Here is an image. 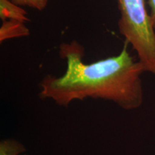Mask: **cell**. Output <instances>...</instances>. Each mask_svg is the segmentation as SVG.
Wrapping results in <instances>:
<instances>
[{"instance_id":"obj_1","label":"cell","mask_w":155,"mask_h":155,"mask_svg":"<svg viewBox=\"0 0 155 155\" xmlns=\"http://www.w3.org/2000/svg\"><path fill=\"white\" fill-rule=\"evenodd\" d=\"M127 44L119 55L89 64L83 61L84 50L78 42L61 44L59 53L66 61V71L60 77L48 75L42 79L40 97L63 106L91 98L110 101L124 110L139 108L144 70L128 52Z\"/></svg>"},{"instance_id":"obj_2","label":"cell","mask_w":155,"mask_h":155,"mask_svg":"<svg viewBox=\"0 0 155 155\" xmlns=\"http://www.w3.org/2000/svg\"><path fill=\"white\" fill-rule=\"evenodd\" d=\"M120 33L137 53L145 71L155 75V30L144 0H117Z\"/></svg>"},{"instance_id":"obj_3","label":"cell","mask_w":155,"mask_h":155,"mask_svg":"<svg viewBox=\"0 0 155 155\" xmlns=\"http://www.w3.org/2000/svg\"><path fill=\"white\" fill-rule=\"evenodd\" d=\"M29 34L30 31L24 22L15 19L3 21L0 28V42H2L11 38L28 36Z\"/></svg>"},{"instance_id":"obj_4","label":"cell","mask_w":155,"mask_h":155,"mask_svg":"<svg viewBox=\"0 0 155 155\" xmlns=\"http://www.w3.org/2000/svg\"><path fill=\"white\" fill-rule=\"evenodd\" d=\"M0 17L3 21L15 19L25 22L28 20L26 11L9 0H0Z\"/></svg>"},{"instance_id":"obj_5","label":"cell","mask_w":155,"mask_h":155,"mask_svg":"<svg viewBox=\"0 0 155 155\" xmlns=\"http://www.w3.org/2000/svg\"><path fill=\"white\" fill-rule=\"evenodd\" d=\"M25 147L15 139H4L0 143V155H24Z\"/></svg>"},{"instance_id":"obj_6","label":"cell","mask_w":155,"mask_h":155,"mask_svg":"<svg viewBox=\"0 0 155 155\" xmlns=\"http://www.w3.org/2000/svg\"><path fill=\"white\" fill-rule=\"evenodd\" d=\"M49 0H12V2L19 6H28L41 11L45 8Z\"/></svg>"},{"instance_id":"obj_7","label":"cell","mask_w":155,"mask_h":155,"mask_svg":"<svg viewBox=\"0 0 155 155\" xmlns=\"http://www.w3.org/2000/svg\"><path fill=\"white\" fill-rule=\"evenodd\" d=\"M148 5L150 8V17L151 22L155 30V0H148Z\"/></svg>"}]
</instances>
